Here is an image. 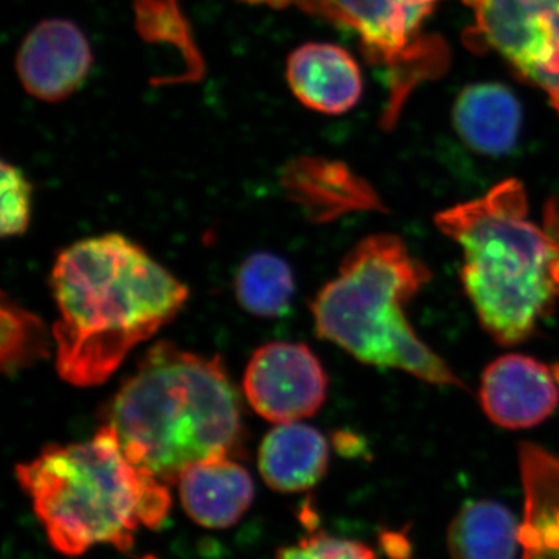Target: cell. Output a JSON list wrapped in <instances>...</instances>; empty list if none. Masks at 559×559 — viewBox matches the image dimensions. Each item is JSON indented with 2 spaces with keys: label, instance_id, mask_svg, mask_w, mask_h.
<instances>
[{
  "label": "cell",
  "instance_id": "obj_14",
  "mask_svg": "<svg viewBox=\"0 0 559 559\" xmlns=\"http://www.w3.org/2000/svg\"><path fill=\"white\" fill-rule=\"evenodd\" d=\"M524 520L521 559H559V455L535 443H521Z\"/></svg>",
  "mask_w": 559,
  "mask_h": 559
},
{
  "label": "cell",
  "instance_id": "obj_5",
  "mask_svg": "<svg viewBox=\"0 0 559 559\" xmlns=\"http://www.w3.org/2000/svg\"><path fill=\"white\" fill-rule=\"evenodd\" d=\"M430 271L396 235H371L342 261L340 275L311 305L316 333L360 362L409 373L433 385L465 388L412 329L404 307Z\"/></svg>",
  "mask_w": 559,
  "mask_h": 559
},
{
  "label": "cell",
  "instance_id": "obj_7",
  "mask_svg": "<svg viewBox=\"0 0 559 559\" xmlns=\"http://www.w3.org/2000/svg\"><path fill=\"white\" fill-rule=\"evenodd\" d=\"M272 10L296 9L355 33L367 57L401 69L423 62L433 69L419 31L440 0H241ZM469 3L471 0H465Z\"/></svg>",
  "mask_w": 559,
  "mask_h": 559
},
{
  "label": "cell",
  "instance_id": "obj_10",
  "mask_svg": "<svg viewBox=\"0 0 559 559\" xmlns=\"http://www.w3.org/2000/svg\"><path fill=\"white\" fill-rule=\"evenodd\" d=\"M479 400L487 417L500 428H535L558 409L557 371L520 353L500 356L484 371Z\"/></svg>",
  "mask_w": 559,
  "mask_h": 559
},
{
  "label": "cell",
  "instance_id": "obj_21",
  "mask_svg": "<svg viewBox=\"0 0 559 559\" xmlns=\"http://www.w3.org/2000/svg\"><path fill=\"white\" fill-rule=\"evenodd\" d=\"M277 559H377L374 551L358 540L333 538L326 533H314L277 551Z\"/></svg>",
  "mask_w": 559,
  "mask_h": 559
},
{
  "label": "cell",
  "instance_id": "obj_9",
  "mask_svg": "<svg viewBox=\"0 0 559 559\" xmlns=\"http://www.w3.org/2000/svg\"><path fill=\"white\" fill-rule=\"evenodd\" d=\"M92 66L90 39L75 22L61 17L36 24L22 39L16 55L22 87L31 97L46 103L72 97L86 83Z\"/></svg>",
  "mask_w": 559,
  "mask_h": 559
},
{
  "label": "cell",
  "instance_id": "obj_17",
  "mask_svg": "<svg viewBox=\"0 0 559 559\" xmlns=\"http://www.w3.org/2000/svg\"><path fill=\"white\" fill-rule=\"evenodd\" d=\"M520 547L516 518L495 500L466 503L448 528L451 559H514Z\"/></svg>",
  "mask_w": 559,
  "mask_h": 559
},
{
  "label": "cell",
  "instance_id": "obj_2",
  "mask_svg": "<svg viewBox=\"0 0 559 559\" xmlns=\"http://www.w3.org/2000/svg\"><path fill=\"white\" fill-rule=\"evenodd\" d=\"M105 425L132 465L173 484L190 465L234 450L240 399L218 358L159 342L110 401Z\"/></svg>",
  "mask_w": 559,
  "mask_h": 559
},
{
  "label": "cell",
  "instance_id": "obj_3",
  "mask_svg": "<svg viewBox=\"0 0 559 559\" xmlns=\"http://www.w3.org/2000/svg\"><path fill=\"white\" fill-rule=\"evenodd\" d=\"M436 224L463 249V288L489 336L530 340L559 299V238L528 219L520 180L437 213Z\"/></svg>",
  "mask_w": 559,
  "mask_h": 559
},
{
  "label": "cell",
  "instance_id": "obj_20",
  "mask_svg": "<svg viewBox=\"0 0 559 559\" xmlns=\"http://www.w3.org/2000/svg\"><path fill=\"white\" fill-rule=\"evenodd\" d=\"M32 218V183L16 165L2 162V218L3 238L21 237Z\"/></svg>",
  "mask_w": 559,
  "mask_h": 559
},
{
  "label": "cell",
  "instance_id": "obj_12",
  "mask_svg": "<svg viewBox=\"0 0 559 559\" xmlns=\"http://www.w3.org/2000/svg\"><path fill=\"white\" fill-rule=\"evenodd\" d=\"M286 81L294 97L329 116H340L362 97V73L347 50L330 43H307L290 51Z\"/></svg>",
  "mask_w": 559,
  "mask_h": 559
},
{
  "label": "cell",
  "instance_id": "obj_1",
  "mask_svg": "<svg viewBox=\"0 0 559 559\" xmlns=\"http://www.w3.org/2000/svg\"><path fill=\"white\" fill-rule=\"evenodd\" d=\"M58 308L57 370L76 388H94L142 342L182 310L189 288L145 249L119 234L61 250L50 275Z\"/></svg>",
  "mask_w": 559,
  "mask_h": 559
},
{
  "label": "cell",
  "instance_id": "obj_13",
  "mask_svg": "<svg viewBox=\"0 0 559 559\" xmlns=\"http://www.w3.org/2000/svg\"><path fill=\"white\" fill-rule=\"evenodd\" d=\"M183 510L202 527L227 528L245 516L255 498L248 471L227 457L194 463L180 474Z\"/></svg>",
  "mask_w": 559,
  "mask_h": 559
},
{
  "label": "cell",
  "instance_id": "obj_4",
  "mask_svg": "<svg viewBox=\"0 0 559 559\" xmlns=\"http://www.w3.org/2000/svg\"><path fill=\"white\" fill-rule=\"evenodd\" d=\"M16 479L51 547L66 557L98 544L130 551L135 530L159 528L171 509L167 484L132 465L108 425L90 440L49 444L16 466Z\"/></svg>",
  "mask_w": 559,
  "mask_h": 559
},
{
  "label": "cell",
  "instance_id": "obj_8",
  "mask_svg": "<svg viewBox=\"0 0 559 559\" xmlns=\"http://www.w3.org/2000/svg\"><path fill=\"white\" fill-rule=\"evenodd\" d=\"M242 388L260 417L282 425L318 414L329 377L307 345L272 342L253 353Z\"/></svg>",
  "mask_w": 559,
  "mask_h": 559
},
{
  "label": "cell",
  "instance_id": "obj_16",
  "mask_svg": "<svg viewBox=\"0 0 559 559\" xmlns=\"http://www.w3.org/2000/svg\"><path fill=\"white\" fill-rule=\"evenodd\" d=\"M329 460V443L318 429L282 423L264 437L259 468L272 489L297 492L314 487L325 476Z\"/></svg>",
  "mask_w": 559,
  "mask_h": 559
},
{
  "label": "cell",
  "instance_id": "obj_15",
  "mask_svg": "<svg viewBox=\"0 0 559 559\" xmlns=\"http://www.w3.org/2000/svg\"><path fill=\"white\" fill-rule=\"evenodd\" d=\"M454 127L476 153L506 156L520 140L522 109L513 92L502 84L468 86L454 105Z\"/></svg>",
  "mask_w": 559,
  "mask_h": 559
},
{
  "label": "cell",
  "instance_id": "obj_18",
  "mask_svg": "<svg viewBox=\"0 0 559 559\" xmlns=\"http://www.w3.org/2000/svg\"><path fill=\"white\" fill-rule=\"evenodd\" d=\"M235 290L250 314L280 318L289 310L296 285L285 260L271 252H255L238 270Z\"/></svg>",
  "mask_w": 559,
  "mask_h": 559
},
{
  "label": "cell",
  "instance_id": "obj_19",
  "mask_svg": "<svg viewBox=\"0 0 559 559\" xmlns=\"http://www.w3.org/2000/svg\"><path fill=\"white\" fill-rule=\"evenodd\" d=\"M2 336H0V362L3 374L20 373L36 360L49 356V331L43 320L33 312L3 296Z\"/></svg>",
  "mask_w": 559,
  "mask_h": 559
},
{
  "label": "cell",
  "instance_id": "obj_6",
  "mask_svg": "<svg viewBox=\"0 0 559 559\" xmlns=\"http://www.w3.org/2000/svg\"><path fill=\"white\" fill-rule=\"evenodd\" d=\"M473 46L498 51L559 116V0H471Z\"/></svg>",
  "mask_w": 559,
  "mask_h": 559
},
{
  "label": "cell",
  "instance_id": "obj_22",
  "mask_svg": "<svg viewBox=\"0 0 559 559\" xmlns=\"http://www.w3.org/2000/svg\"><path fill=\"white\" fill-rule=\"evenodd\" d=\"M555 367V371H557V377H558V380H559V364H557V366H554Z\"/></svg>",
  "mask_w": 559,
  "mask_h": 559
},
{
  "label": "cell",
  "instance_id": "obj_11",
  "mask_svg": "<svg viewBox=\"0 0 559 559\" xmlns=\"http://www.w3.org/2000/svg\"><path fill=\"white\" fill-rule=\"evenodd\" d=\"M289 201L312 223H330L352 212H384L381 198L367 180L342 162L301 156L288 162L280 176Z\"/></svg>",
  "mask_w": 559,
  "mask_h": 559
}]
</instances>
